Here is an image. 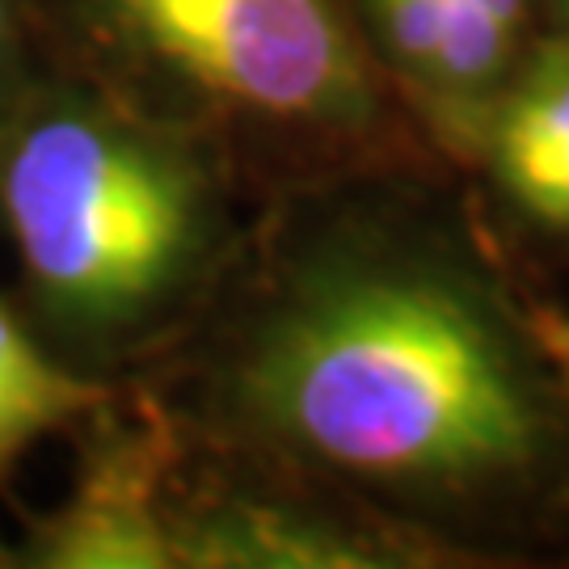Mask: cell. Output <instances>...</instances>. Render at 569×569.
Segmentation results:
<instances>
[{
	"label": "cell",
	"mask_w": 569,
	"mask_h": 569,
	"mask_svg": "<svg viewBox=\"0 0 569 569\" xmlns=\"http://www.w3.org/2000/svg\"><path fill=\"white\" fill-rule=\"evenodd\" d=\"M549 371L523 317L422 244H321L241 338L228 392L266 443L413 510H486L557 451Z\"/></svg>",
	"instance_id": "cell-1"
},
{
	"label": "cell",
	"mask_w": 569,
	"mask_h": 569,
	"mask_svg": "<svg viewBox=\"0 0 569 569\" xmlns=\"http://www.w3.org/2000/svg\"><path fill=\"white\" fill-rule=\"evenodd\" d=\"M367 42L435 136L472 152L531 51V0H367Z\"/></svg>",
	"instance_id": "cell-5"
},
{
	"label": "cell",
	"mask_w": 569,
	"mask_h": 569,
	"mask_svg": "<svg viewBox=\"0 0 569 569\" xmlns=\"http://www.w3.org/2000/svg\"><path fill=\"white\" fill-rule=\"evenodd\" d=\"M549 4L557 9V18H561V21L569 26V0H549Z\"/></svg>",
	"instance_id": "cell-11"
},
{
	"label": "cell",
	"mask_w": 569,
	"mask_h": 569,
	"mask_svg": "<svg viewBox=\"0 0 569 569\" xmlns=\"http://www.w3.org/2000/svg\"><path fill=\"white\" fill-rule=\"evenodd\" d=\"M413 540H388L308 502L216 493L178 502V569H371L413 566Z\"/></svg>",
	"instance_id": "cell-6"
},
{
	"label": "cell",
	"mask_w": 569,
	"mask_h": 569,
	"mask_svg": "<svg viewBox=\"0 0 569 569\" xmlns=\"http://www.w3.org/2000/svg\"><path fill=\"white\" fill-rule=\"evenodd\" d=\"M472 152L523 220L569 232V26L531 42Z\"/></svg>",
	"instance_id": "cell-7"
},
{
	"label": "cell",
	"mask_w": 569,
	"mask_h": 569,
	"mask_svg": "<svg viewBox=\"0 0 569 569\" xmlns=\"http://www.w3.org/2000/svg\"><path fill=\"white\" fill-rule=\"evenodd\" d=\"M47 68L211 140L363 148L385 68L350 0H30Z\"/></svg>",
	"instance_id": "cell-3"
},
{
	"label": "cell",
	"mask_w": 569,
	"mask_h": 569,
	"mask_svg": "<svg viewBox=\"0 0 569 569\" xmlns=\"http://www.w3.org/2000/svg\"><path fill=\"white\" fill-rule=\"evenodd\" d=\"M68 498L21 519L0 540L18 569H178V439L152 406L122 409L119 392L81 427Z\"/></svg>",
	"instance_id": "cell-4"
},
{
	"label": "cell",
	"mask_w": 569,
	"mask_h": 569,
	"mask_svg": "<svg viewBox=\"0 0 569 569\" xmlns=\"http://www.w3.org/2000/svg\"><path fill=\"white\" fill-rule=\"evenodd\" d=\"M0 224L21 317L63 363L102 376L199 296L228 211L207 136L42 68L0 114Z\"/></svg>",
	"instance_id": "cell-2"
},
{
	"label": "cell",
	"mask_w": 569,
	"mask_h": 569,
	"mask_svg": "<svg viewBox=\"0 0 569 569\" xmlns=\"http://www.w3.org/2000/svg\"><path fill=\"white\" fill-rule=\"evenodd\" d=\"M42 60L34 18H30V0H0V114L13 106L26 84L39 77Z\"/></svg>",
	"instance_id": "cell-9"
},
{
	"label": "cell",
	"mask_w": 569,
	"mask_h": 569,
	"mask_svg": "<svg viewBox=\"0 0 569 569\" xmlns=\"http://www.w3.org/2000/svg\"><path fill=\"white\" fill-rule=\"evenodd\" d=\"M114 388L77 371L0 296V493L47 435L77 430Z\"/></svg>",
	"instance_id": "cell-8"
},
{
	"label": "cell",
	"mask_w": 569,
	"mask_h": 569,
	"mask_svg": "<svg viewBox=\"0 0 569 569\" xmlns=\"http://www.w3.org/2000/svg\"><path fill=\"white\" fill-rule=\"evenodd\" d=\"M523 329H528L531 350L540 355V363H545V371H549V380L566 388V397H569V312H561V308H545V305L528 308Z\"/></svg>",
	"instance_id": "cell-10"
}]
</instances>
